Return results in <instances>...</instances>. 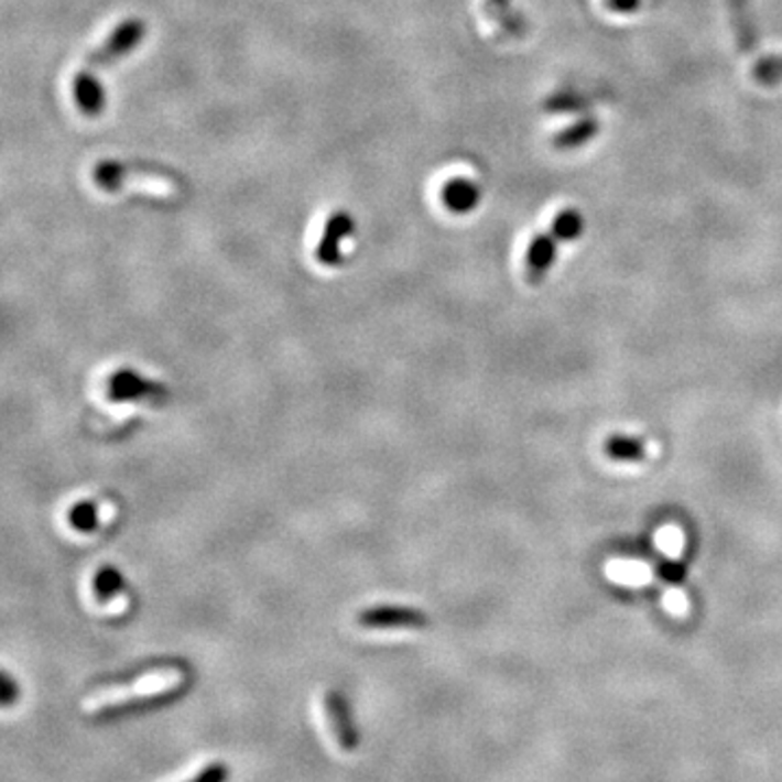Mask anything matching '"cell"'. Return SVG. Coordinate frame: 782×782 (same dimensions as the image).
I'll return each mask as SVG.
<instances>
[{
	"label": "cell",
	"instance_id": "17",
	"mask_svg": "<svg viewBox=\"0 0 782 782\" xmlns=\"http://www.w3.org/2000/svg\"><path fill=\"white\" fill-rule=\"evenodd\" d=\"M659 576L672 585H678L685 580V567L681 563H674V561H661L659 567H656Z\"/></svg>",
	"mask_w": 782,
	"mask_h": 782
},
{
	"label": "cell",
	"instance_id": "13",
	"mask_svg": "<svg viewBox=\"0 0 782 782\" xmlns=\"http://www.w3.org/2000/svg\"><path fill=\"white\" fill-rule=\"evenodd\" d=\"M124 591V576L111 567V565H105L96 572L94 576V594L98 600H109L118 594Z\"/></svg>",
	"mask_w": 782,
	"mask_h": 782
},
{
	"label": "cell",
	"instance_id": "11",
	"mask_svg": "<svg viewBox=\"0 0 782 782\" xmlns=\"http://www.w3.org/2000/svg\"><path fill=\"white\" fill-rule=\"evenodd\" d=\"M605 455L613 461H643L645 459V446L639 439L626 437V435H613L605 442Z\"/></svg>",
	"mask_w": 782,
	"mask_h": 782
},
{
	"label": "cell",
	"instance_id": "19",
	"mask_svg": "<svg viewBox=\"0 0 782 782\" xmlns=\"http://www.w3.org/2000/svg\"><path fill=\"white\" fill-rule=\"evenodd\" d=\"M605 7L616 13H634L641 7V0H605Z\"/></svg>",
	"mask_w": 782,
	"mask_h": 782
},
{
	"label": "cell",
	"instance_id": "1",
	"mask_svg": "<svg viewBox=\"0 0 782 782\" xmlns=\"http://www.w3.org/2000/svg\"><path fill=\"white\" fill-rule=\"evenodd\" d=\"M144 37H146V22L142 18H129L120 22L109 33V37L89 53L83 70L96 75V70L118 64L120 59L129 57L144 42Z\"/></svg>",
	"mask_w": 782,
	"mask_h": 782
},
{
	"label": "cell",
	"instance_id": "12",
	"mask_svg": "<svg viewBox=\"0 0 782 782\" xmlns=\"http://www.w3.org/2000/svg\"><path fill=\"white\" fill-rule=\"evenodd\" d=\"M550 229L561 241H574L585 231V218L578 209L569 207V209H563L558 216H554Z\"/></svg>",
	"mask_w": 782,
	"mask_h": 782
},
{
	"label": "cell",
	"instance_id": "16",
	"mask_svg": "<svg viewBox=\"0 0 782 782\" xmlns=\"http://www.w3.org/2000/svg\"><path fill=\"white\" fill-rule=\"evenodd\" d=\"M229 776H231L229 765L216 761V763H209L207 768H203L192 781L187 782H227Z\"/></svg>",
	"mask_w": 782,
	"mask_h": 782
},
{
	"label": "cell",
	"instance_id": "7",
	"mask_svg": "<svg viewBox=\"0 0 782 782\" xmlns=\"http://www.w3.org/2000/svg\"><path fill=\"white\" fill-rule=\"evenodd\" d=\"M73 96H75L78 111L89 118L100 116L107 107V94H105L100 78L96 77L94 73L83 70V68L78 70L77 77L73 80Z\"/></svg>",
	"mask_w": 782,
	"mask_h": 782
},
{
	"label": "cell",
	"instance_id": "18",
	"mask_svg": "<svg viewBox=\"0 0 782 782\" xmlns=\"http://www.w3.org/2000/svg\"><path fill=\"white\" fill-rule=\"evenodd\" d=\"M20 698V687L18 683L4 672L2 674V681H0V703L2 706H11L13 703H18Z\"/></svg>",
	"mask_w": 782,
	"mask_h": 782
},
{
	"label": "cell",
	"instance_id": "8",
	"mask_svg": "<svg viewBox=\"0 0 782 782\" xmlns=\"http://www.w3.org/2000/svg\"><path fill=\"white\" fill-rule=\"evenodd\" d=\"M482 194H480V185L471 178H450L444 187H442V203L448 211L457 214V216H466L471 214L478 203H480Z\"/></svg>",
	"mask_w": 782,
	"mask_h": 782
},
{
	"label": "cell",
	"instance_id": "10",
	"mask_svg": "<svg viewBox=\"0 0 782 782\" xmlns=\"http://www.w3.org/2000/svg\"><path fill=\"white\" fill-rule=\"evenodd\" d=\"M181 692H183V687L170 685V687H165V689H161V692H153V694L142 696V698H133V700H127V703L105 706V708L100 710V715H102V717H122V715H129V713H138V710L163 706V704H170L172 700H176Z\"/></svg>",
	"mask_w": 782,
	"mask_h": 782
},
{
	"label": "cell",
	"instance_id": "15",
	"mask_svg": "<svg viewBox=\"0 0 782 782\" xmlns=\"http://www.w3.org/2000/svg\"><path fill=\"white\" fill-rule=\"evenodd\" d=\"M68 520L77 531L89 533L98 524V507L94 502H78L68 513Z\"/></svg>",
	"mask_w": 782,
	"mask_h": 782
},
{
	"label": "cell",
	"instance_id": "5",
	"mask_svg": "<svg viewBox=\"0 0 782 782\" xmlns=\"http://www.w3.org/2000/svg\"><path fill=\"white\" fill-rule=\"evenodd\" d=\"M355 233V220L348 211H335L324 227L315 257L322 265H339L341 263V239Z\"/></svg>",
	"mask_w": 782,
	"mask_h": 782
},
{
	"label": "cell",
	"instance_id": "2",
	"mask_svg": "<svg viewBox=\"0 0 782 782\" xmlns=\"http://www.w3.org/2000/svg\"><path fill=\"white\" fill-rule=\"evenodd\" d=\"M357 624L370 630H400V628L417 630V628H426L428 618L426 613L413 607L383 605V607H370L361 611L357 616Z\"/></svg>",
	"mask_w": 782,
	"mask_h": 782
},
{
	"label": "cell",
	"instance_id": "3",
	"mask_svg": "<svg viewBox=\"0 0 782 782\" xmlns=\"http://www.w3.org/2000/svg\"><path fill=\"white\" fill-rule=\"evenodd\" d=\"M109 398L113 402H159L165 398V390L153 381L135 374L133 370H120L109 379Z\"/></svg>",
	"mask_w": 782,
	"mask_h": 782
},
{
	"label": "cell",
	"instance_id": "4",
	"mask_svg": "<svg viewBox=\"0 0 782 782\" xmlns=\"http://www.w3.org/2000/svg\"><path fill=\"white\" fill-rule=\"evenodd\" d=\"M324 706L328 721L333 724V732L344 752H355L359 748V730L350 710V703L339 692H326Z\"/></svg>",
	"mask_w": 782,
	"mask_h": 782
},
{
	"label": "cell",
	"instance_id": "9",
	"mask_svg": "<svg viewBox=\"0 0 782 782\" xmlns=\"http://www.w3.org/2000/svg\"><path fill=\"white\" fill-rule=\"evenodd\" d=\"M598 133H600V120L596 116H589L552 135V146L556 151H576L589 144Z\"/></svg>",
	"mask_w": 782,
	"mask_h": 782
},
{
	"label": "cell",
	"instance_id": "14",
	"mask_svg": "<svg viewBox=\"0 0 782 782\" xmlns=\"http://www.w3.org/2000/svg\"><path fill=\"white\" fill-rule=\"evenodd\" d=\"M752 78L763 85V87H774L782 83V55H768L761 57L754 68H752Z\"/></svg>",
	"mask_w": 782,
	"mask_h": 782
},
{
	"label": "cell",
	"instance_id": "6",
	"mask_svg": "<svg viewBox=\"0 0 782 782\" xmlns=\"http://www.w3.org/2000/svg\"><path fill=\"white\" fill-rule=\"evenodd\" d=\"M561 239L550 229L547 233H540L533 237L529 250H526V279L529 283L537 285L544 281L547 270L552 268L554 259H556V250H558Z\"/></svg>",
	"mask_w": 782,
	"mask_h": 782
}]
</instances>
